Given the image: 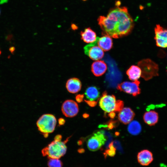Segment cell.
Segmentation results:
<instances>
[{
  "label": "cell",
  "mask_w": 167,
  "mask_h": 167,
  "mask_svg": "<svg viewBox=\"0 0 167 167\" xmlns=\"http://www.w3.org/2000/svg\"><path fill=\"white\" fill-rule=\"evenodd\" d=\"M98 21L105 35L115 38L128 34L134 26L133 20L125 7H118L111 10L106 16H100Z\"/></svg>",
  "instance_id": "obj_1"
},
{
  "label": "cell",
  "mask_w": 167,
  "mask_h": 167,
  "mask_svg": "<svg viewBox=\"0 0 167 167\" xmlns=\"http://www.w3.org/2000/svg\"><path fill=\"white\" fill-rule=\"evenodd\" d=\"M62 136L58 135L56 136L54 140L51 142L41 151L43 156H46L49 158L59 159L66 153L67 147L66 141H61Z\"/></svg>",
  "instance_id": "obj_2"
},
{
  "label": "cell",
  "mask_w": 167,
  "mask_h": 167,
  "mask_svg": "<svg viewBox=\"0 0 167 167\" xmlns=\"http://www.w3.org/2000/svg\"><path fill=\"white\" fill-rule=\"evenodd\" d=\"M56 123V119L54 115L45 114L38 119L36 124L38 130L45 137L54 131Z\"/></svg>",
  "instance_id": "obj_3"
},
{
  "label": "cell",
  "mask_w": 167,
  "mask_h": 167,
  "mask_svg": "<svg viewBox=\"0 0 167 167\" xmlns=\"http://www.w3.org/2000/svg\"><path fill=\"white\" fill-rule=\"evenodd\" d=\"M138 64L141 71V76L146 80L158 75V66L151 60H142L139 62Z\"/></svg>",
  "instance_id": "obj_4"
},
{
  "label": "cell",
  "mask_w": 167,
  "mask_h": 167,
  "mask_svg": "<svg viewBox=\"0 0 167 167\" xmlns=\"http://www.w3.org/2000/svg\"><path fill=\"white\" fill-rule=\"evenodd\" d=\"M106 138L103 131L95 132L88 139L87 143L88 149L95 151L101 148L105 143Z\"/></svg>",
  "instance_id": "obj_5"
},
{
  "label": "cell",
  "mask_w": 167,
  "mask_h": 167,
  "mask_svg": "<svg viewBox=\"0 0 167 167\" xmlns=\"http://www.w3.org/2000/svg\"><path fill=\"white\" fill-rule=\"evenodd\" d=\"M116 101L114 95H108L105 91L99 99V105L105 112L109 113L115 111Z\"/></svg>",
  "instance_id": "obj_6"
},
{
  "label": "cell",
  "mask_w": 167,
  "mask_h": 167,
  "mask_svg": "<svg viewBox=\"0 0 167 167\" xmlns=\"http://www.w3.org/2000/svg\"><path fill=\"white\" fill-rule=\"evenodd\" d=\"M84 50L85 54L94 60L101 59L104 55L103 51L98 45L96 40L85 46Z\"/></svg>",
  "instance_id": "obj_7"
},
{
  "label": "cell",
  "mask_w": 167,
  "mask_h": 167,
  "mask_svg": "<svg viewBox=\"0 0 167 167\" xmlns=\"http://www.w3.org/2000/svg\"><path fill=\"white\" fill-rule=\"evenodd\" d=\"M139 84L140 82L138 80L132 82H124L118 84L117 88L120 91L136 96L140 93Z\"/></svg>",
  "instance_id": "obj_8"
},
{
  "label": "cell",
  "mask_w": 167,
  "mask_h": 167,
  "mask_svg": "<svg viewBox=\"0 0 167 167\" xmlns=\"http://www.w3.org/2000/svg\"><path fill=\"white\" fill-rule=\"evenodd\" d=\"M61 110L65 116L72 118L76 116L78 113L79 112V106L75 101L67 100L62 103Z\"/></svg>",
  "instance_id": "obj_9"
},
{
  "label": "cell",
  "mask_w": 167,
  "mask_h": 167,
  "mask_svg": "<svg viewBox=\"0 0 167 167\" xmlns=\"http://www.w3.org/2000/svg\"><path fill=\"white\" fill-rule=\"evenodd\" d=\"M156 45L163 48H167V29L159 24H157L154 29Z\"/></svg>",
  "instance_id": "obj_10"
},
{
  "label": "cell",
  "mask_w": 167,
  "mask_h": 167,
  "mask_svg": "<svg viewBox=\"0 0 167 167\" xmlns=\"http://www.w3.org/2000/svg\"><path fill=\"white\" fill-rule=\"evenodd\" d=\"M135 115V113L130 108L125 107L119 112L118 117L120 122L126 124L132 120Z\"/></svg>",
  "instance_id": "obj_11"
},
{
  "label": "cell",
  "mask_w": 167,
  "mask_h": 167,
  "mask_svg": "<svg viewBox=\"0 0 167 167\" xmlns=\"http://www.w3.org/2000/svg\"><path fill=\"white\" fill-rule=\"evenodd\" d=\"M137 157L139 163L143 166L149 165L153 160L152 152L146 149L143 150L139 152Z\"/></svg>",
  "instance_id": "obj_12"
},
{
  "label": "cell",
  "mask_w": 167,
  "mask_h": 167,
  "mask_svg": "<svg viewBox=\"0 0 167 167\" xmlns=\"http://www.w3.org/2000/svg\"><path fill=\"white\" fill-rule=\"evenodd\" d=\"M82 84L80 81L76 78H72L69 79L66 84V88L70 93H75L79 92L81 89Z\"/></svg>",
  "instance_id": "obj_13"
},
{
  "label": "cell",
  "mask_w": 167,
  "mask_h": 167,
  "mask_svg": "<svg viewBox=\"0 0 167 167\" xmlns=\"http://www.w3.org/2000/svg\"><path fill=\"white\" fill-rule=\"evenodd\" d=\"M107 68L106 63L102 60H98L94 62L91 66L92 71L96 76L103 75L106 72Z\"/></svg>",
  "instance_id": "obj_14"
},
{
  "label": "cell",
  "mask_w": 167,
  "mask_h": 167,
  "mask_svg": "<svg viewBox=\"0 0 167 167\" xmlns=\"http://www.w3.org/2000/svg\"><path fill=\"white\" fill-rule=\"evenodd\" d=\"M96 41L98 46L105 51H109L112 47V39L108 35H105L101 37H97Z\"/></svg>",
  "instance_id": "obj_15"
},
{
  "label": "cell",
  "mask_w": 167,
  "mask_h": 167,
  "mask_svg": "<svg viewBox=\"0 0 167 167\" xmlns=\"http://www.w3.org/2000/svg\"><path fill=\"white\" fill-rule=\"evenodd\" d=\"M84 95L88 100L86 101L97 102L100 96V92L98 89L95 86L88 87L86 90Z\"/></svg>",
  "instance_id": "obj_16"
},
{
  "label": "cell",
  "mask_w": 167,
  "mask_h": 167,
  "mask_svg": "<svg viewBox=\"0 0 167 167\" xmlns=\"http://www.w3.org/2000/svg\"><path fill=\"white\" fill-rule=\"evenodd\" d=\"M80 34L81 39L87 43L93 42L97 38L96 33L90 28H86L84 31H81Z\"/></svg>",
  "instance_id": "obj_17"
},
{
  "label": "cell",
  "mask_w": 167,
  "mask_h": 167,
  "mask_svg": "<svg viewBox=\"0 0 167 167\" xmlns=\"http://www.w3.org/2000/svg\"><path fill=\"white\" fill-rule=\"evenodd\" d=\"M145 122L150 126L155 125L158 120L159 116L157 112L151 110L146 112L143 116Z\"/></svg>",
  "instance_id": "obj_18"
},
{
  "label": "cell",
  "mask_w": 167,
  "mask_h": 167,
  "mask_svg": "<svg viewBox=\"0 0 167 167\" xmlns=\"http://www.w3.org/2000/svg\"><path fill=\"white\" fill-rule=\"evenodd\" d=\"M126 73L129 79L135 81L137 80L141 76V71L139 67L132 65L127 71Z\"/></svg>",
  "instance_id": "obj_19"
},
{
  "label": "cell",
  "mask_w": 167,
  "mask_h": 167,
  "mask_svg": "<svg viewBox=\"0 0 167 167\" xmlns=\"http://www.w3.org/2000/svg\"><path fill=\"white\" fill-rule=\"evenodd\" d=\"M127 130L129 132L133 135H137L141 131V126L140 123L136 121H133L128 125Z\"/></svg>",
  "instance_id": "obj_20"
},
{
  "label": "cell",
  "mask_w": 167,
  "mask_h": 167,
  "mask_svg": "<svg viewBox=\"0 0 167 167\" xmlns=\"http://www.w3.org/2000/svg\"><path fill=\"white\" fill-rule=\"evenodd\" d=\"M108 148L105 151L104 155L105 157L108 156H113L116 153V148L113 145V142L110 143L108 147Z\"/></svg>",
  "instance_id": "obj_21"
},
{
  "label": "cell",
  "mask_w": 167,
  "mask_h": 167,
  "mask_svg": "<svg viewBox=\"0 0 167 167\" xmlns=\"http://www.w3.org/2000/svg\"><path fill=\"white\" fill-rule=\"evenodd\" d=\"M48 165V167H62L63 165L59 159L49 158Z\"/></svg>",
  "instance_id": "obj_22"
},
{
  "label": "cell",
  "mask_w": 167,
  "mask_h": 167,
  "mask_svg": "<svg viewBox=\"0 0 167 167\" xmlns=\"http://www.w3.org/2000/svg\"><path fill=\"white\" fill-rule=\"evenodd\" d=\"M123 106L124 103L122 101L117 100L115 112H119L123 109Z\"/></svg>",
  "instance_id": "obj_23"
},
{
  "label": "cell",
  "mask_w": 167,
  "mask_h": 167,
  "mask_svg": "<svg viewBox=\"0 0 167 167\" xmlns=\"http://www.w3.org/2000/svg\"><path fill=\"white\" fill-rule=\"evenodd\" d=\"M116 121L111 120L109 122L107 125H101V127H108L109 129H112L115 127L117 124Z\"/></svg>",
  "instance_id": "obj_24"
},
{
  "label": "cell",
  "mask_w": 167,
  "mask_h": 167,
  "mask_svg": "<svg viewBox=\"0 0 167 167\" xmlns=\"http://www.w3.org/2000/svg\"><path fill=\"white\" fill-rule=\"evenodd\" d=\"M114 145L117 148L118 150H121V146H120V144L118 142L115 141L114 142Z\"/></svg>",
  "instance_id": "obj_25"
},
{
  "label": "cell",
  "mask_w": 167,
  "mask_h": 167,
  "mask_svg": "<svg viewBox=\"0 0 167 167\" xmlns=\"http://www.w3.org/2000/svg\"><path fill=\"white\" fill-rule=\"evenodd\" d=\"M109 116L111 118H113L115 116V113L114 112H111L109 114Z\"/></svg>",
  "instance_id": "obj_26"
},
{
  "label": "cell",
  "mask_w": 167,
  "mask_h": 167,
  "mask_svg": "<svg viewBox=\"0 0 167 167\" xmlns=\"http://www.w3.org/2000/svg\"><path fill=\"white\" fill-rule=\"evenodd\" d=\"M72 29L73 30H75L78 29V27L75 24H72L71 25Z\"/></svg>",
  "instance_id": "obj_27"
},
{
  "label": "cell",
  "mask_w": 167,
  "mask_h": 167,
  "mask_svg": "<svg viewBox=\"0 0 167 167\" xmlns=\"http://www.w3.org/2000/svg\"><path fill=\"white\" fill-rule=\"evenodd\" d=\"M82 0L83 1H86L87 0Z\"/></svg>",
  "instance_id": "obj_28"
},
{
  "label": "cell",
  "mask_w": 167,
  "mask_h": 167,
  "mask_svg": "<svg viewBox=\"0 0 167 167\" xmlns=\"http://www.w3.org/2000/svg\"><path fill=\"white\" fill-rule=\"evenodd\" d=\"M166 71H167V70H166Z\"/></svg>",
  "instance_id": "obj_29"
},
{
  "label": "cell",
  "mask_w": 167,
  "mask_h": 167,
  "mask_svg": "<svg viewBox=\"0 0 167 167\" xmlns=\"http://www.w3.org/2000/svg\"></svg>",
  "instance_id": "obj_30"
},
{
  "label": "cell",
  "mask_w": 167,
  "mask_h": 167,
  "mask_svg": "<svg viewBox=\"0 0 167 167\" xmlns=\"http://www.w3.org/2000/svg\"></svg>",
  "instance_id": "obj_31"
}]
</instances>
